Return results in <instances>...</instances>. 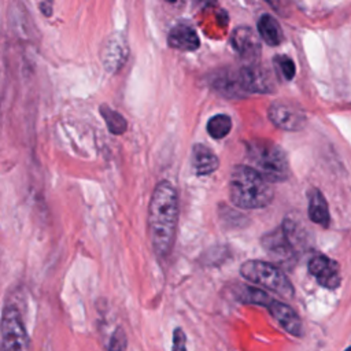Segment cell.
I'll return each mask as SVG.
<instances>
[{"mask_svg":"<svg viewBox=\"0 0 351 351\" xmlns=\"http://www.w3.org/2000/svg\"><path fill=\"white\" fill-rule=\"evenodd\" d=\"M178 218L177 192L169 181L159 182L148 208V233L156 255L167 256L173 248Z\"/></svg>","mask_w":351,"mask_h":351,"instance_id":"1","label":"cell"},{"mask_svg":"<svg viewBox=\"0 0 351 351\" xmlns=\"http://www.w3.org/2000/svg\"><path fill=\"white\" fill-rule=\"evenodd\" d=\"M229 196L234 206L245 210L263 208L274 197L270 181L251 166L237 165L229 178Z\"/></svg>","mask_w":351,"mask_h":351,"instance_id":"2","label":"cell"},{"mask_svg":"<svg viewBox=\"0 0 351 351\" xmlns=\"http://www.w3.org/2000/svg\"><path fill=\"white\" fill-rule=\"evenodd\" d=\"M247 159L256 171L270 182H281L289 177V163L284 149L265 138H252L245 144Z\"/></svg>","mask_w":351,"mask_h":351,"instance_id":"3","label":"cell"},{"mask_svg":"<svg viewBox=\"0 0 351 351\" xmlns=\"http://www.w3.org/2000/svg\"><path fill=\"white\" fill-rule=\"evenodd\" d=\"M240 273L247 281L255 285L265 287L278 293L280 296H293L295 291L292 282L284 274V271L273 263H267L263 261H247L241 265Z\"/></svg>","mask_w":351,"mask_h":351,"instance_id":"4","label":"cell"},{"mask_svg":"<svg viewBox=\"0 0 351 351\" xmlns=\"http://www.w3.org/2000/svg\"><path fill=\"white\" fill-rule=\"evenodd\" d=\"M29 337L19 311L14 306H5L1 315V350H26Z\"/></svg>","mask_w":351,"mask_h":351,"instance_id":"5","label":"cell"},{"mask_svg":"<svg viewBox=\"0 0 351 351\" xmlns=\"http://www.w3.org/2000/svg\"><path fill=\"white\" fill-rule=\"evenodd\" d=\"M269 119L274 126L288 132H296L306 126L304 111L291 101H274L267 111Z\"/></svg>","mask_w":351,"mask_h":351,"instance_id":"6","label":"cell"},{"mask_svg":"<svg viewBox=\"0 0 351 351\" xmlns=\"http://www.w3.org/2000/svg\"><path fill=\"white\" fill-rule=\"evenodd\" d=\"M308 271L324 288L336 289L341 282L340 267L337 262L325 255L313 256L308 262Z\"/></svg>","mask_w":351,"mask_h":351,"instance_id":"7","label":"cell"},{"mask_svg":"<svg viewBox=\"0 0 351 351\" xmlns=\"http://www.w3.org/2000/svg\"><path fill=\"white\" fill-rule=\"evenodd\" d=\"M129 55V48L125 37L121 33L111 34L101 48V62L108 73H117L122 69Z\"/></svg>","mask_w":351,"mask_h":351,"instance_id":"8","label":"cell"},{"mask_svg":"<svg viewBox=\"0 0 351 351\" xmlns=\"http://www.w3.org/2000/svg\"><path fill=\"white\" fill-rule=\"evenodd\" d=\"M244 90L250 93H270L274 90V82L270 74L258 64H250L239 69Z\"/></svg>","mask_w":351,"mask_h":351,"instance_id":"9","label":"cell"},{"mask_svg":"<svg viewBox=\"0 0 351 351\" xmlns=\"http://www.w3.org/2000/svg\"><path fill=\"white\" fill-rule=\"evenodd\" d=\"M266 308L269 310V313L271 314V317L278 322V325L288 332L292 336H302L303 335V325L302 321L299 318V315L296 314V311L293 308H291L288 304L271 299Z\"/></svg>","mask_w":351,"mask_h":351,"instance_id":"10","label":"cell"},{"mask_svg":"<svg viewBox=\"0 0 351 351\" xmlns=\"http://www.w3.org/2000/svg\"><path fill=\"white\" fill-rule=\"evenodd\" d=\"M233 49L244 59L254 60L261 53V43L250 26H239L233 30L230 38Z\"/></svg>","mask_w":351,"mask_h":351,"instance_id":"11","label":"cell"},{"mask_svg":"<svg viewBox=\"0 0 351 351\" xmlns=\"http://www.w3.org/2000/svg\"><path fill=\"white\" fill-rule=\"evenodd\" d=\"M262 245L269 251L271 256L278 261H289L296 254V250L284 232L282 226L265 234L262 237Z\"/></svg>","mask_w":351,"mask_h":351,"instance_id":"12","label":"cell"},{"mask_svg":"<svg viewBox=\"0 0 351 351\" xmlns=\"http://www.w3.org/2000/svg\"><path fill=\"white\" fill-rule=\"evenodd\" d=\"M213 86L221 95L226 97H244L248 93L244 90L239 70H225L219 71L213 78Z\"/></svg>","mask_w":351,"mask_h":351,"instance_id":"13","label":"cell"},{"mask_svg":"<svg viewBox=\"0 0 351 351\" xmlns=\"http://www.w3.org/2000/svg\"><path fill=\"white\" fill-rule=\"evenodd\" d=\"M167 43L171 48L178 51H195L200 45L196 30L186 23L176 25L167 36Z\"/></svg>","mask_w":351,"mask_h":351,"instance_id":"14","label":"cell"},{"mask_svg":"<svg viewBox=\"0 0 351 351\" xmlns=\"http://www.w3.org/2000/svg\"><path fill=\"white\" fill-rule=\"evenodd\" d=\"M219 166L217 155L204 144H195L192 148V167L196 176H208Z\"/></svg>","mask_w":351,"mask_h":351,"instance_id":"15","label":"cell"},{"mask_svg":"<svg viewBox=\"0 0 351 351\" xmlns=\"http://www.w3.org/2000/svg\"><path fill=\"white\" fill-rule=\"evenodd\" d=\"M308 217L317 225H321L324 228L329 226L330 214H329L328 203L324 195L321 193V191L315 188L311 189L308 195Z\"/></svg>","mask_w":351,"mask_h":351,"instance_id":"16","label":"cell"},{"mask_svg":"<svg viewBox=\"0 0 351 351\" xmlns=\"http://www.w3.org/2000/svg\"><path fill=\"white\" fill-rule=\"evenodd\" d=\"M258 33L261 38L270 47H277L284 40V34L280 23L270 14L261 15L258 21Z\"/></svg>","mask_w":351,"mask_h":351,"instance_id":"17","label":"cell"},{"mask_svg":"<svg viewBox=\"0 0 351 351\" xmlns=\"http://www.w3.org/2000/svg\"><path fill=\"white\" fill-rule=\"evenodd\" d=\"M232 129V118L226 114H217L207 122V132L213 138H223Z\"/></svg>","mask_w":351,"mask_h":351,"instance_id":"18","label":"cell"},{"mask_svg":"<svg viewBox=\"0 0 351 351\" xmlns=\"http://www.w3.org/2000/svg\"><path fill=\"white\" fill-rule=\"evenodd\" d=\"M100 114H101L103 119L106 121L108 130L112 134H122L126 130V128H128L126 119L118 111H115L107 106H101Z\"/></svg>","mask_w":351,"mask_h":351,"instance_id":"19","label":"cell"},{"mask_svg":"<svg viewBox=\"0 0 351 351\" xmlns=\"http://www.w3.org/2000/svg\"><path fill=\"white\" fill-rule=\"evenodd\" d=\"M239 300H241L243 303H250V304L252 303V304H259L266 307L267 303L271 300V298H269V295L262 289L248 285L240 291Z\"/></svg>","mask_w":351,"mask_h":351,"instance_id":"20","label":"cell"},{"mask_svg":"<svg viewBox=\"0 0 351 351\" xmlns=\"http://www.w3.org/2000/svg\"><path fill=\"white\" fill-rule=\"evenodd\" d=\"M274 64H276L277 70L280 71V74H281V77L284 80L291 81L295 77L296 67H295L293 60L289 56H287V55H277L274 58Z\"/></svg>","mask_w":351,"mask_h":351,"instance_id":"21","label":"cell"},{"mask_svg":"<svg viewBox=\"0 0 351 351\" xmlns=\"http://www.w3.org/2000/svg\"><path fill=\"white\" fill-rule=\"evenodd\" d=\"M126 347V337L123 335V332L121 329H118L117 332L112 333L108 348L110 350H123Z\"/></svg>","mask_w":351,"mask_h":351,"instance_id":"22","label":"cell"},{"mask_svg":"<svg viewBox=\"0 0 351 351\" xmlns=\"http://www.w3.org/2000/svg\"><path fill=\"white\" fill-rule=\"evenodd\" d=\"M173 339H174V344L173 348L176 350H184L185 348V335L181 329H176L173 333Z\"/></svg>","mask_w":351,"mask_h":351,"instance_id":"23","label":"cell"},{"mask_svg":"<svg viewBox=\"0 0 351 351\" xmlns=\"http://www.w3.org/2000/svg\"><path fill=\"white\" fill-rule=\"evenodd\" d=\"M265 1L269 3L277 12L285 14V10L288 7V0H265Z\"/></svg>","mask_w":351,"mask_h":351,"instance_id":"24","label":"cell"},{"mask_svg":"<svg viewBox=\"0 0 351 351\" xmlns=\"http://www.w3.org/2000/svg\"><path fill=\"white\" fill-rule=\"evenodd\" d=\"M52 4H53V0H41L40 1V11L45 16H51L52 15Z\"/></svg>","mask_w":351,"mask_h":351,"instance_id":"25","label":"cell"},{"mask_svg":"<svg viewBox=\"0 0 351 351\" xmlns=\"http://www.w3.org/2000/svg\"><path fill=\"white\" fill-rule=\"evenodd\" d=\"M166 1H169V3H176V0H166Z\"/></svg>","mask_w":351,"mask_h":351,"instance_id":"26","label":"cell"}]
</instances>
